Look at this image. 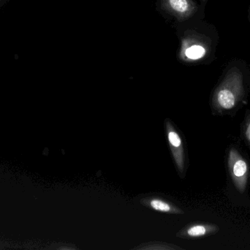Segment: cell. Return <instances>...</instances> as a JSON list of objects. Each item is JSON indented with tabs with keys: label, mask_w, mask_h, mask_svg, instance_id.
Wrapping results in <instances>:
<instances>
[{
	"label": "cell",
	"mask_w": 250,
	"mask_h": 250,
	"mask_svg": "<svg viewBox=\"0 0 250 250\" xmlns=\"http://www.w3.org/2000/svg\"><path fill=\"white\" fill-rule=\"evenodd\" d=\"M228 182L227 195L233 204L250 205L248 194L250 179V164L237 147H230L226 156Z\"/></svg>",
	"instance_id": "cell-1"
},
{
	"label": "cell",
	"mask_w": 250,
	"mask_h": 250,
	"mask_svg": "<svg viewBox=\"0 0 250 250\" xmlns=\"http://www.w3.org/2000/svg\"><path fill=\"white\" fill-rule=\"evenodd\" d=\"M245 96L243 76L240 70H230L217 87L213 95V110L219 116L233 114Z\"/></svg>",
	"instance_id": "cell-2"
},
{
	"label": "cell",
	"mask_w": 250,
	"mask_h": 250,
	"mask_svg": "<svg viewBox=\"0 0 250 250\" xmlns=\"http://www.w3.org/2000/svg\"><path fill=\"white\" fill-rule=\"evenodd\" d=\"M220 230V227L216 225H198L191 227L188 230V233L192 237H201L208 234L218 233Z\"/></svg>",
	"instance_id": "cell-3"
},
{
	"label": "cell",
	"mask_w": 250,
	"mask_h": 250,
	"mask_svg": "<svg viewBox=\"0 0 250 250\" xmlns=\"http://www.w3.org/2000/svg\"><path fill=\"white\" fill-rule=\"evenodd\" d=\"M241 137L250 151V110L246 113L241 126Z\"/></svg>",
	"instance_id": "cell-4"
},
{
	"label": "cell",
	"mask_w": 250,
	"mask_h": 250,
	"mask_svg": "<svg viewBox=\"0 0 250 250\" xmlns=\"http://www.w3.org/2000/svg\"><path fill=\"white\" fill-rule=\"evenodd\" d=\"M206 54V49L199 45H193L189 47L185 51V55L190 60H198Z\"/></svg>",
	"instance_id": "cell-5"
},
{
	"label": "cell",
	"mask_w": 250,
	"mask_h": 250,
	"mask_svg": "<svg viewBox=\"0 0 250 250\" xmlns=\"http://www.w3.org/2000/svg\"><path fill=\"white\" fill-rule=\"evenodd\" d=\"M169 3L173 10L182 14L188 13L190 7L188 0H169Z\"/></svg>",
	"instance_id": "cell-6"
},
{
	"label": "cell",
	"mask_w": 250,
	"mask_h": 250,
	"mask_svg": "<svg viewBox=\"0 0 250 250\" xmlns=\"http://www.w3.org/2000/svg\"><path fill=\"white\" fill-rule=\"evenodd\" d=\"M151 205L154 209L158 210V211H170V206L167 204H165L164 202H162V201H157V200L151 201Z\"/></svg>",
	"instance_id": "cell-7"
},
{
	"label": "cell",
	"mask_w": 250,
	"mask_h": 250,
	"mask_svg": "<svg viewBox=\"0 0 250 250\" xmlns=\"http://www.w3.org/2000/svg\"><path fill=\"white\" fill-rule=\"evenodd\" d=\"M168 139L170 143L175 147H179L181 145V139L176 132H170L168 135Z\"/></svg>",
	"instance_id": "cell-8"
},
{
	"label": "cell",
	"mask_w": 250,
	"mask_h": 250,
	"mask_svg": "<svg viewBox=\"0 0 250 250\" xmlns=\"http://www.w3.org/2000/svg\"><path fill=\"white\" fill-rule=\"evenodd\" d=\"M5 0H0V4H2Z\"/></svg>",
	"instance_id": "cell-9"
},
{
	"label": "cell",
	"mask_w": 250,
	"mask_h": 250,
	"mask_svg": "<svg viewBox=\"0 0 250 250\" xmlns=\"http://www.w3.org/2000/svg\"><path fill=\"white\" fill-rule=\"evenodd\" d=\"M248 208H249V209H250V205H249V206H248Z\"/></svg>",
	"instance_id": "cell-10"
}]
</instances>
